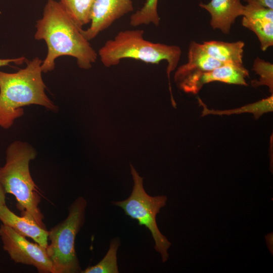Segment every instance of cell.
Wrapping results in <instances>:
<instances>
[{
	"label": "cell",
	"instance_id": "277c9868",
	"mask_svg": "<svg viewBox=\"0 0 273 273\" xmlns=\"http://www.w3.org/2000/svg\"><path fill=\"white\" fill-rule=\"evenodd\" d=\"M143 30L120 31L113 39L107 40L99 50L102 64L107 67L116 65L126 58L139 60L147 63L159 64L162 60L168 63L166 70L171 97L170 74L177 67L181 51L176 46L154 43L145 39Z\"/></svg>",
	"mask_w": 273,
	"mask_h": 273
},
{
	"label": "cell",
	"instance_id": "2e32d148",
	"mask_svg": "<svg viewBox=\"0 0 273 273\" xmlns=\"http://www.w3.org/2000/svg\"><path fill=\"white\" fill-rule=\"evenodd\" d=\"M120 245L119 238L113 239L109 248L103 258L94 266L87 267L82 273H118L117 253Z\"/></svg>",
	"mask_w": 273,
	"mask_h": 273
},
{
	"label": "cell",
	"instance_id": "3957f363",
	"mask_svg": "<svg viewBox=\"0 0 273 273\" xmlns=\"http://www.w3.org/2000/svg\"><path fill=\"white\" fill-rule=\"evenodd\" d=\"M6 154V163L0 168V181L5 193L14 195L18 208L45 228L38 207L40 197L29 171V162L35 159L36 151L29 144L16 141L7 147Z\"/></svg>",
	"mask_w": 273,
	"mask_h": 273
},
{
	"label": "cell",
	"instance_id": "e0dca14e",
	"mask_svg": "<svg viewBox=\"0 0 273 273\" xmlns=\"http://www.w3.org/2000/svg\"><path fill=\"white\" fill-rule=\"evenodd\" d=\"M272 102L273 96L272 94L271 96L267 98L261 100L256 103L245 105L238 109L232 110L224 111L210 110L205 106L204 107L203 103L202 102H201V104L204 106V109L202 111L203 116L209 114L222 115L249 112L253 113L254 117L257 119L261 116L263 113L272 111Z\"/></svg>",
	"mask_w": 273,
	"mask_h": 273
},
{
	"label": "cell",
	"instance_id": "52a82bcc",
	"mask_svg": "<svg viewBox=\"0 0 273 273\" xmlns=\"http://www.w3.org/2000/svg\"><path fill=\"white\" fill-rule=\"evenodd\" d=\"M0 237L4 249L16 263L31 265L41 273H55L53 263L46 249L33 243L10 227L2 224Z\"/></svg>",
	"mask_w": 273,
	"mask_h": 273
},
{
	"label": "cell",
	"instance_id": "5bb4252c",
	"mask_svg": "<svg viewBox=\"0 0 273 273\" xmlns=\"http://www.w3.org/2000/svg\"><path fill=\"white\" fill-rule=\"evenodd\" d=\"M242 25L253 31L257 35L262 51H265L273 45V20L267 18H246L243 17Z\"/></svg>",
	"mask_w": 273,
	"mask_h": 273
},
{
	"label": "cell",
	"instance_id": "ffe728a7",
	"mask_svg": "<svg viewBox=\"0 0 273 273\" xmlns=\"http://www.w3.org/2000/svg\"><path fill=\"white\" fill-rule=\"evenodd\" d=\"M247 4L255 5L273 9V0H244Z\"/></svg>",
	"mask_w": 273,
	"mask_h": 273
},
{
	"label": "cell",
	"instance_id": "7402d4cb",
	"mask_svg": "<svg viewBox=\"0 0 273 273\" xmlns=\"http://www.w3.org/2000/svg\"><path fill=\"white\" fill-rule=\"evenodd\" d=\"M5 192L0 181V208L6 205Z\"/></svg>",
	"mask_w": 273,
	"mask_h": 273
},
{
	"label": "cell",
	"instance_id": "44dd1931",
	"mask_svg": "<svg viewBox=\"0 0 273 273\" xmlns=\"http://www.w3.org/2000/svg\"><path fill=\"white\" fill-rule=\"evenodd\" d=\"M26 60V58L24 57H21L15 59H0V67L5 66H8L11 63H15L16 64H22Z\"/></svg>",
	"mask_w": 273,
	"mask_h": 273
},
{
	"label": "cell",
	"instance_id": "7a4b0ae2",
	"mask_svg": "<svg viewBox=\"0 0 273 273\" xmlns=\"http://www.w3.org/2000/svg\"><path fill=\"white\" fill-rule=\"evenodd\" d=\"M42 62L35 57L15 73L0 71V127L10 128L23 116L22 107L25 106L40 105L52 111L57 109L45 93Z\"/></svg>",
	"mask_w": 273,
	"mask_h": 273
},
{
	"label": "cell",
	"instance_id": "ac0fdd59",
	"mask_svg": "<svg viewBox=\"0 0 273 273\" xmlns=\"http://www.w3.org/2000/svg\"><path fill=\"white\" fill-rule=\"evenodd\" d=\"M157 3L158 0H147L142 9L131 16L130 24L137 26L152 22L158 25L159 17L157 13Z\"/></svg>",
	"mask_w": 273,
	"mask_h": 273
},
{
	"label": "cell",
	"instance_id": "9c48e42d",
	"mask_svg": "<svg viewBox=\"0 0 273 273\" xmlns=\"http://www.w3.org/2000/svg\"><path fill=\"white\" fill-rule=\"evenodd\" d=\"M19 216L11 211L6 205L0 208V220L20 235L32 239L46 249L48 244L49 231L39 225L33 217L22 212Z\"/></svg>",
	"mask_w": 273,
	"mask_h": 273
},
{
	"label": "cell",
	"instance_id": "8fae6325",
	"mask_svg": "<svg viewBox=\"0 0 273 273\" xmlns=\"http://www.w3.org/2000/svg\"><path fill=\"white\" fill-rule=\"evenodd\" d=\"M223 64L210 56L205 51L202 44L192 41L189 49L188 62L177 69L174 80L176 82L189 75L209 72Z\"/></svg>",
	"mask_w": 273,
	"mask_h": 273
},
{
	"label": "cell",
	"instance_id": "9a60e30c",
	"mask_svg": "<svg viewBox=\"0 0 273 273\" xmlns=\"http://www.w3.org/2000/svg\"><path fill=\"white\" fill-rule=\"evenodd\" d=\"M94 0H59V3L74 22L80 28L90 22Z\"/></svg>",
	"mask_w": 273,
	"mask_h": 273
},
{
	"label": "cell",
	"instance_id": "ba28073f",
	"mask_svg": "<svg viewBox=\"0 0 273 273\" xmlns=\"http://www.w3.org/2000/svg\"><path fill=\"white\" fill-rule=\"evenodd\" d=\"M133 10L131 0H94L90 13V25L80 31L89 41Z\"/></svg>",
	"mask_w": 273,
	"mask_h": 273
},
{
	"label": "cell",
	"instance_id": "8992f818",
	"mask_svg": "<svg viewBox=\"0 0 273 273\" xmlns=\"http://www.w3.org/2000/svg\"><path fill=\"white\" fill-rule=\"evenodd\" d=\"M131 173L134 181L130 195L121 201L112 202L115 206L121 208L126 215L138 221V224L144 225L151 232L155 242L154 248L165 263L169 258L167 252L171 244L160 232L156 222V215L160 209L166 205L167 198L165 195L151 196L143 187V178L141 177L132 164Z\"/></svg>",
	"mask_w": 273,
	"mask_h": 273
},
{
	"label": "cell",
	"instance_id": "d6986e66",
	"mask_svg": "<svg viewBox=\"0 0 273 273\" xmlns=\"http://www.w3.org/2000/svg\"><path fill=\"white\" fill-rule=\"evenodd\" d=\"M253 70L260 76L259 80H254L251 82L254 87L266 85L269 92H273V65L269 62H266L259 58L255 59Z\"/></svg>",
	"mask_w": 273,
	"mask_h": 273
},
{
	"label": "cell",
	"instance_id": "4fadbf2b",
	"mask_svg": "<svg viewBox=\"0 0 273 273\" xmlns=\"http://www.w3.org/2000/svg\"><path fill=\"white\" fill-rule=\"evenodd\" d=\"M244 42H226L212 40L205 41L203 47L207 53L221 63L243 65Z\"/></svg>",
	"mask_w": 273,
	"mask_h": 273
},
{
	"label": "cell",
	"instance_id": "6da1fadb",
	"mask_svg": "<svg viewBox=\"0 0 273 273\" xmlns=\"http://www.w3.org/2000/svg\"><path fill=\"white\" fill-rule=\"evenodd\" d=\"M34 38L45 41L48 53L41 64L42 72L53 70L55 60L62 56L75 58L78 66L92 67L98 55L79 28L67 14L59 2L48 0L42 17L36 22Z\"/></svg>",
	"mask_w": 273,
	"mask_h": 273
},
{
	"label": "cell",
	"instance_id": "30bf717a",
	"mask_svg": "<svg viewBox=\"0 0 273 273\" xmlns=\"http://www.w3.org/2000/svg\"><path fill=\"white\" fill-rule=\"evenodd\" d=\"M199 6L210 13L211 26L224 34L229 33L236 19L243 16L245 8L241 0H211L207 4L200 3Z\"/></svg>",
	"mask_w": 273,
	"mask_h": 273
},
{
	"label": "cell",
	"instance_id": "7c38bea8",
	"mask_svg": "<svg viewBox=\"0 0 273 273\" xmlns=\"http://www.w3.org/2000/svg\"><path fill=\"white\" fill-rule=\"evenodd\" d=\"M248 76V71L243 65L223 64L210 71L202 73L197 79L196 91L198 93L204 84L212 81L246 86L245 78Z\"/></svg>",
	"mask_w": 273,
	"mask_h": 273
},
{
	"label": "cell",
	"instance_id": "603a6c76",
	"mask_svg": "<svg viewBox=\"0 0 273 273\" xmlns=\"http://www.w3.org/2000/svg\"><path fill=\"white\" fill-rule=\"evenodd\" d=\"M266 241L267 245L270 250V252L271 251V254H272V234H269L265 236Z\"/></svg>",
	"mask_w": 273,
	"mask_h": 273
},
{
	"label": "cell",
	"instance_id": "5b68a950",
	"mask_svg": "<svg viewBox=\"0 0 273 273\" xmlns=\"http://www.w3.org/2000/svg\"><path fill=\"white\" fill-rule=\"evenodd\" d=\"M87 202L77 198L69 208V214L63 221L49 231L46 251L51 260L55 273L81 272L77 257L75 242L76 236L84 224Z\"/></svg>",
	"mask_w": 273,
	"mask_h": 273
}]
</instances>
